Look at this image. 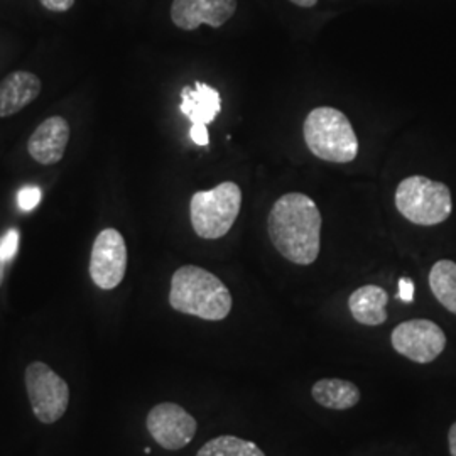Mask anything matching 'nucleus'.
I'll return each mask as SVG.
<instances>
[{
  "label": "nucleus",
  "mask_w": 456,
  "mask_h": 456,
  "mask_svg": "<svg viewBox=\"0 0 456 456\" xmlns=\"http://www.w3.org/2000/svg\"><path fill=\"white\" fill-rule=\"evenodd\" d=\"M19 230L17 228H11L7 230L2 237H0V257L5 264L14 261L19 250Z\"/></svg>",
  "instance_id": "nucleus-18"
},
{
  "label": "nucleus",
  "mask_w": 456,
  "mask_h": 456,
  "mask_svg": "<svg viewBox=\"0 0 456 456\" xmlns=\"http://www.w3.org/2000/svg\"><path fill=\"white\" fill-rule=\"evenodd\" d=\"M395 207L411 224L431 227L443 224L452 215L453 201L446 184L424 176H411L397 186Z\"/></svg>",
  "instance_id": "nucleus-5"
},
{
  "label": "nucleus",
  "mask_w": 456,
  "mask_h": 456,
  "mask_svg": "<svg viewBox=\"0 0 456 456\" xmlns=\"http://www.w3.org/2000/svg\"><path fill=\"white\" fill-rule=\"evenodd\" d=\"M190 137L193 139V142L198 146H208L210 137H208V129L203 124H191L190 129Z\"/></svg>",
  "instance_id": "nucleus-20"
},
{
  "label": "nucleus",
  "mask_w": 456,
  "mask_h": 456,
  "mask_svg": "<svg viewBox=\"0 0 456 456\" xmlns=\"http://www.w3.org/2000/svg\"><path fill=\"white\" fill-rule=\"evenodd\" d=\"M69 141V124L63 117L46 118L28 141V152L43 166L60 163Z\"/></svg>",
  "instance_id": "nucleus-11"
},
{
  "label": "nucleus",
  "mask_w": 456,
  "mask_h": 456,
  "mask_svg": "<svg viewBox=\"0 0 456 456\" xmlns=\"http://www.w3.org/2000/svg\"><path fill=\"white\" fill-rule=\"evenodd\" d=\"M41 188L39 186H24L17 193V207L22 212H33L34 208L41 203Z\"/></svg>",
  "instance_id": "nucleus-19"
},
{
  "label": "nucleus",
  "mask_w": 456,
  "mask_h": 456,
  "mask_svg": "<svg viewBox=\"0 0 456 456\" xmlns=\"http://www.w3.org/2000/svg\"><path fill=\"white\" fill-rule=\"evenodd\" d=\"M311 394L320 406L335 411L354 408L360 401L359 387L342 379H322L313 386Z\"/></svg>",
  "instance_id": "nucleus-15"
},
{
  "label": "nucleus",
  "mask_w": 456,
  "mask_h": 456,
  "mask_svg": "<svg viewBox=\"0 0 456 456\" xmlns=\"http://www.w3.org/2000/svg\"><path fill=\"white\" fill-rule=\"evenodd\" d=\"M147 431L164 450L176 452L195 438L196 419L175 403H161L147 414Z\"/></svg>",
  "instance_id": "nucleus-9"
},
{
  "label": "nucleus",
  "mask_w": 456,
  "mask_h": 456,
  "mask_svg": "<svg viewBox=\"0 0 456 456\" xmlns=\"http://www.w3.org/2000/svg\"><path fill=\"white\" fill-rule=\"evenodd\" d=\"M196 456H265L261 448L252 441L237 436H218L205 443Z\"/></svg>",
  "instance_id": "nucleus-17"
},
{
  "label": "nucleus",
  "mask_w": 456,
  "mask_h": 456,
  "mask_svg": "<svg viewBox=\"0 0 456 456\" xmlns=\"http://www.w3.org/2000/svg\"><path fill=\"white\" fill-rule=\"evenodd\" d=\"M242 207V190L237 183L225 181L210 191L191 196L190 216L196 235L207 240L225 237L233 227Z\"/></svg>",
  "instance_id": "nucleus-4"
},
{
  "label": "nucleus",
  "mask_w": 456,
  "mask_h": 456,
  "mask_svg": "<svg viewBox=\"0 0 456 456\" xmlns=\"http://www.w3.org/2000/svg\"><path fill=\"white\" fill-rule=\"evenodd\" d=\"M305 141L311 152L328 163L345 164L354 161L359 152L355 131L337 109L318 107L305 120Z\"/></svg>",
  "instance_id": "nucleus-3"
},
{
  "label": "nucleus",
  "mask_w": 456,
  "mask_h": 456,
  "mask_svg": "<svg viewBox=\"0 0 456 456\" xmlns=\"http://www.w3.org/2000/svg\"><path fill=\"white\" fill-rule=\"evenodd\" d=\"M26 389L34 416L45 424H54L65 416L69 387L45 362H33L26 369Z\"/></svg>",
  "instance_id": "nucleus-6"
},
{
  "label": "nucleus",
  "mask_w": 456,
  "mask_h": 456,
  "mask_svg": "<svg viewBox=\"0 0 456 456\" xmlns=\"http://www.w3.org/2000/svg\"><path fill=\"white\" fill-rule=\"evenodd\" d=\"M180 110L191 124L208 126L222 110L220 94L205 83L196 82L195 88L184 86L181 90Z\"/></svg>",
  "instance_id": "nucleus-13"
},
{
  "label": "nucleus",
  "mask_w": 456,
  "mask_h": 456,
  "mask_svg": "<svg viewBox=\"0 0 456 456\" xmlns=\"http://www.w3.org/2000/svg\"><path fill=\"white\" fill-rule=\"evenodd\" d=\"M5 262L2 261V257H0V288H2V284H4V276H5Z\"/></svg>",
  "instance_id": "nucleus-25"
},
{
  "label": "nucleus",
  "mask_w": 456,
  "mask_h": 456,
  "mask_svg": "<svg viewBox=\"0 0 456 456\" xmlns=\"http://www.w3.org/2000/svg\"><path fill=\"white\" fill-rule=\"evenodd\" d=\"M237 0H173L171 19L184 31H195L201 24L222 28L235 14Z\"/></svg>",
  "instance_id": "nucleus-10"
},
{
  "label": "nucleus",
  "mask_w": 456,
  "mask_h": 456,
  "mask_svg": "<svg viewBox=\"0 0 456 456\" xmlns=\"http://www.w3.org/2000/svg\"><path fill=\"white\" fill-rule=\"evenodd\" d=\"M169 305L184 314L220 322L232 311V294L212 273L198 265H183L171 279Z\"/></svg>",
  "instance_id": "nucleus-2"
},
{
  "label": "nucleus",
  "mask_w": 456,
  "mask_h": 456,
  "mask_svg": "<svg viewBox=\"0 0 456 456\" xmlns=\"http://www.w3.org/2000/svg\"><path fill=\"white\" fill-rule=\"evenodd\" d=\"M399 299L404 303H412L414 299V282L411 279H401L399 281Z\"/></svg>",
  "instance_id": "nucleus-22"
},
{
  "label": "nucleus",
  "mask_w": 456,
  "mask_h": 456,
  "mask_svg": "<svg viewBox=\"0 0 456 456\" xmlns=\"http://www.w3.org/2000/svg\"><path fill=\"white\" fill-rule=\"evenodd\" d=\"M391 342L394 350L403 357L416 363H429L443 354L446 335L435 322L409 320L394 328Z\"/></svg>",
  "instance_id": "nucleus-8"
},
{
  "label": "nucleus",
  "mask_w": 456,
  "mask_h": 456,
  "mask_svg": "<svg viewBox=\"0 0 456 456\" xmlns=\"http://www.w3.org/2000/svg\"><path fill=\"white\" fill-rule=\"evenodd\" d=\"M291 2L299 7H313V5H316L318 0H291Z\"/></svg>",
  "instance_id": "nucleus-24"
},
{
  "label": "nucleus",
  "mask_w": 456,
  "mask_h": 456,
  "mask_svg": "<svg viewBox=\"0 0 456 456\" xmlns=\"http://www.w3.org/2000/svg\"><path fill=\"white\" fill-rule=\"evenodd\" d=\"M448 444H450V453H452V456H456V423L450 428Z\"/></svg>",
  "instance_id": "nucleus-23"
},
{
  "label": "nucleus",
  "mask_w": 456,
  "mask_h": 456,
  "mask_svg": "<svg viewBox=\"0 0 456 456\" xmlns=\"http://www.w3.org/2000/svg\"><path fill=\"white\" fill-rule=\"evenodd\" d=\"M41 5L53 12H66L73 7L75 0H39Z\"/></svg>",
  "instance_id": "nucleus-21"
},
{
  "label": "nucleus",
  "mask_w": 456,
  "mask_h": 456,
  "mask_svg": "<svg viewBox=\"0 0 456 456\" xmlns=\"http://www.w3.org/2000/svg\"><path fill=\"white\" fill-rule=\"evenodd\" d=\"M41 94V80L31 71H14L0 82V117L20 112Z\"/></svg>",
  "instance_id": "nucleus-12"
},
{
  "label": "nucleus",
  "mask_w": 456,
  "mask_h": 456,
  "mask_svg": "<svg viewBox=\"0 0 456 456\" xmlns=\"http://www.w3.org/2000/svg\"><path fill=\"white\" fill-rule=\"evenodd\" d=\"M127 271V245L115 228L102 230L92 247L90 277L100 289H115Z\"/></svg>",
  "instance_id": "nucleus-7"
},
{
  "label": "nucleus",
  "mask_w": 456,
  "mask_h": 456,
  "mask_svg": "<svg viewBox=\"0 0 456 456\" xmlns=\"http://www.w3.org/2000/svg\"><path fill=\"white\" fill-rule=\"evenodd\" d=\"M387 303L389 294L379 286L369 284L352 293L348 308L360 325L379 326L387 322Z\"/></svg>",
  "instance_id": "nucleus-14"
},
{
  "label": "nucleus",
  "mask_w": 456,
  "mask_h": 456,
  "mask_svg": "<svg viewBox=\"0 0 456 456\" xmlns=\"http://www.w3.org/2000/svg\"><path fill=\"white\" fill-rule=\"evenodd\" d=\"M429 288L435 297L448 311L456 314V264L438 261L429 273Z\"/></svg>",
  "instance_id": "nucleus-16"
},
{
  "label": "nucleus",
  "mask_w": 456,
  "mask_h": 456,
  "mask_svg": "<svg viewBox=\"0 0 456 456\" xmlns=\"http://www.w3.org/2000/svg\"><path fill=\"white\" fill-rule=\"evenodd\" d=\"M267 230L277 252L293 264L310 265L322 248V213L310 196H281L269 213Z\"/></svg>",
  "instance_id": "nucleus-1"
}]
</instances>
